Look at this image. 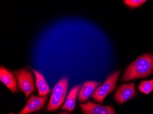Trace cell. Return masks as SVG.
Here are the masks:
<instances>
[{"mask_svg": "<svg viewBox=\"0 0 153 114\" xmlns=\"http://www.w3.org/2000/svg\"><path fill=\"white\" fill-rule=\"evenodd\" d=\"M137 96L135 83L134 82L118 86L114 95V99L118 104H121Z\"/></svg>", "mask_w": 153, "mask_h": 114, "instance_id": "cell-5", "label": "cell"}, {"mask_svg": "<svg viewBox=\"0 0 153 114\" xmlns=\"http://www.w3.org/2000/svg\"><path fill=\"white\" fill-rule=\"evenodd\" d=\"M0 80L13 94L19 93L16 77L3 66L0 67Z\"/></svg>", "mask_w": 153, "mask_h": 114, "instance_id": "cell-8", "label": "cell"}, {"mask_svg": "<svg viewBox=\"0 0 153 114\" xmlns=\"http://www.w3.org/2000/svg\"><path fill=\"white\" fill-rule=\"evenodd\" d=\"M48 97V95L41 97L32 94L27 100L24 108L18 114H28L40 111L46 104Z\"/></svg>", "mask_w": 153, "mask_h": 114, "instance_id": "cell-6", "label": "cell"}, {"mask_svg": "<svg viewBox=\"0 0 153 114\" xmlns=\"http://www.w3.org/2000/svg\"><path fill=\"white\" fill-rule=\"evenodd\" d=\"M120 73L121 71L118 70L111 74L104 83L96 88L91 97L95 101L102 104L106 96L115 90Z\"/></svg>", "mask_w": 153, "mask_h": 114, "instance_id": "cell-4", "label": "cell"}, {"mask_svg": "<svg viewBox=\"0 0 153 114\" xmlns=\"http://www.w3.org/2000/svg\"></svg>", "mask_w": 153, "mask_h": 114, "instance_id": "cell-15", "label": "cell"}, {"mask_svg": "<svg viewBox=\"0 0 153 114\" xmlns=\"http://www.w3.org/2000/svg\"><path fill=\"white\" fill-rule=\"evenodd\" d=\"M153 72V55L145 54L132 63L126 68L121 82L148 77Z\"/></svg>", "mask_w": 153, "mask_h": 114, "instance_id": "cell-1", "label": "cell"}, {"mask_svg": "<svg viewBox=\"0 0 153 114\" xmlns=\"http://www.w3.org/2000/svg\"><path fill=\"white\" fill-rule=\"evenodd\" d=\"M79 107L85 114H116L111 105H102L88 101L86 103L80 104Z\"/></svg>", "mask_w": 153, "mask_h": 114, "instance_id": "cell-7", "label": "cell"}, {"mask_svg": "<svg viewBox=\"0 0 153 114\" xmlns=\"http://www.w3.org/2000/svg\"><path fill=\"white\" fill-rule=\"evenodd\" d=\"M34 73L36 76V85L38 91V96H44L50 93L51 90L48 85L43 74L39 71L33 69L30 66L27 65Z\"/></svg>", "mask_w": 153, "mask_h": 114, "instance_id": "cell-10", "label": "cell"}, {"mask_svg": "<svg viewBox=\"0 0 153 114\" xmlns=\"http://www.w3.org/2000/svg\"><path fill=\"white\" fill-rule=\"evenodd\" d=\"M82 87V85L80 83L76 85L71 89L64 104L61 108L62 110H67L70 112H72L74 110L75 107L76 96L79 94V91L81 90Z\"/></svg>", "mask_w": 153, "mask_h": 114, "instance_id": "cell-11", "label": "cell"}, {"mask_svg": "<svg viewBox=\"0 0 153 114\" xmlns=\"http://www.w3.org/2000/svg\"><path fill=\"white\" fill-rule=\"evenodd\" d=\"M68 79L62 78L52 89L49 101L45 109V112H52L58 110L65 101L68 88Z\"/></svg>", "mask_w": 153, "mask_h": 114, "instance_id": "cell-2", "label": "cell"}, {"mask_svg": "<svg viewBox=\"0 0 153 114\" xmlns=\"http://www.w3.org/2000/svg\"><path fill=\"white\" fill-rule=\"evenodd\" d=\"M101 82L94 81H87L84 82L78 94V101L80 103L86 102L96 88L101 85Z\"/></svg>", "mask_w": 153, "mask_h": 114, "instance_id": "cell-9", "label": "cell"}, {"mask_svg": "<svg viewBox=\"0 0 153 114\" xmlns=\"http://www.w3.org/2000/svg\"><path fill=\"white\" fill-rule=\"evenodd\" d=\"M124 1L128 7L134 8L140 7L146 1L145 0H125Z\"/></svg>", "mask_w": 153, "mask_h": 114, "instance_id": "cell-13", "label": "cell"}, {"mask_svg": "<svg viewBox=\"0 0 153 114\" xmlns=\"http://www.w3.org/2000/svg\"><path fill=\"white\" fill-rule=\"evenodd\" d=\"M12 73L16 77L19 88L24 93L26 98L33 93L36 92L34 74L31 69L24 67L13 70Z\"/></svg>", "mask_w": 153, "mask_h": 114, "instance_id": "cell-3", "label": "cell"}, {"mask_svg": "<svg viewBox=\"0 0 153 114\" xmlns=\"http://www.w3.org/2000/svg\"><path fill=\"white\" fill-rule=\"evenodd\" d=\"M137 89L144 94H149L153 90V79L147 81L143 80L138 85Z\"/></svg>", "mask_w": 153, "mask_h": 114, "instance_id": "cell-12", "label": "cell"}, {"mask_svg": "<svg viewBox=\"0 0 153 114\" xmlns=\"http://www.w3.org/2000/svg\"><path fill=\"white\" fill-rule=\"evenodd\" d=\"M59 114H70L68 113V112H67V111H63V112H61L59 113Z\"/></svg>", "mask_w": 153, "mask_h": 114, "instance_id": "cell-14", "label": "cell"}]
</instances>
